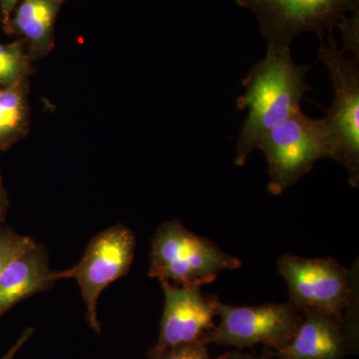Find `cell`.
<instances>
[{"instance_id":"1","label":"cell","mask_w":359,"mask_h":359,"mask_svg":"<svg viewBox=\"0 0 359 359\" xmlns=\"http://www.w3.org/2000/svg\"><path fill=\"white\" fill-rule=\"evenodd\" d=\"M309 66L292 60L290 47L268 46L266 56L252 66L242 84L238 110L249 109L237 141L235 163L244 166L264 136L290 116L302 110V99L311 90L306 81Z\"/></svg>"},{"instance_id":"2","label":"cell","mask_w":359,"mask_h":359,"mask_svg":"<svg viewBox=\"0 0 359 359\" xmlns=\"http://www.w3.org/2000/svg\"><path fill=\"white\" fill-rule=\"evenodd\" d=\"M318 57L327 67L334 89L332 107L323 117L330 159L346 168L349 185L359 186V59L347 57L334 30L318 35Z\"/></svg>"},{"instance_id":"3","label":"cell","mask_w":359,"mask_h":359,"mask_svg":"<svg viewBox=\"0 0 359 359\" xmlns=\"http://www.w3.org/2000/svg\"><path fill=\"white\" fill-rule=\"evenodd\" d=\"M241 266L240 259L209 238L196 235L180 221H168L152 238L148 273L159 282L202 287L215 282L222 271Z\"/></svg>"},{"instance_id":"4","label":"cell","mask_w":359,"mask_h":359,"mask_svg":"<svg viewBox=\"0 0 359 359\" xmlns=\"http://www.w3.org/2000/svg\"><path fill=\"white\" fill-rule=\"evenodd\" d=\"M276 268L289 287L290 304L301 313L311 311L344 321L347 313L358 309L354 268L348 271L332 257L304 259L294 255H283Z\"/></svg>"},{"instance_id":"5","label":"cell","mask_w":359,"mask_h":359,"mask_svg":"<svg viewBox=\"0 0 359 359\" xmlns=\"http://www.w3.org/2000/svg\"><path fill=\"white\" fill-rule=\"evenodd\" d=\"M268 163V191L278 196L311 172L321 159H330L325 122L297 111L271 129L259 147Z\"/></svg>"},{"instance_id":"6","label":"cell","mask_w":359,"mask_h":359,"mask_svg":"<svg viewBox=\"0 0 359 359\" xmlns=\"http://www.w3.org/2000/svg\"><path fill=\"white\" fill-rule=\"evenodd\" d=\"M135 250L134 231L125 224H113L90 240L79 263L62 271L63 280L74 278L79 285L87 323L96 334H101L98 316L100 295L129 273Z\"/></svg>"},{"instance_id":"7","label":"cell","mask_w":359,"mask_h":359,"mask_svg":"<svg viewBox=\"0 0 359 359\" xmlns=\"http://www.w3.org/2000/svg\"><path fill=\"white\" fill-rule=\"evenodd\" d=\"M249 9L259 22V33L268 46H292L304 32L323 34L359 8V0H233Z\"/></svg>"},{"instance_id":"8","label":"cell","mask_w":359,"mask_h":359,"mask_svg":"<svg viewBox=\"0 0 359 359\" xmlns=\"http://www.w3.org/2000/svg\"><path fill=\"white\" fill-rule=\"evenodd\" d=\"M216 316L221 323L208 335L205 344L238 349L264 344L280 351L290 341L302 320V313L290 302L259 306H233L216 299Z\"/></svg>"},{"instance_id":"9","label":"cell","mask_w":359,"mask_h":359,"mask_svg":"<svg viewBox=\"0 0 359 359\" xmlns=\"http://www.w3.org/2000/svg\"><path fill=\"white\" fill-rule=\"evenodd\" d=\"M164 292V309L157 344L151 351L203 342L216 325L217 297H205L201 285L160 282Z\"/></svg>"},{"instance_id":"10","label":"cell","mask_w":359,"mask_h":359,"mask_svg":"<svg viewBox=\"0 0 359 359\" xmlns=\"http://www.w3.org/2000/svg\"><path fill=\"white\" fill-rule=\"evenodd\" d=\"M302 320L276 359H344L355 347V325L314 311H302Z\"/></svg>"},{"instance_id":"11","label":"cell","mask_w":359,"mask_h":359,"mask_svg":"<svg viewBox=\"0 0 359 359\" xmlns=\"http://www.w3.org/2000/svg\"><path fill=\"white\" fill-rule=\"evenodd\" d=\"M61 280L62 271L50 268L48 252L36 243L0 273V320L21 302L50 290Z\"/></svg>"},{"instance_id":"12","label":"cell","mask_w":359,"mask_h":359,"mask_svg":"<svg viewBox=\"0 0 359 359\" xmlns=\"http://www.w3.org/2000/svg\"><path fill=\"white\" fill-rule=\"evenodd\" d=\"M67 0H20L2 29L27 41L32 62L46 57L55 47V23Z\"/></svg>"},{"instance_id":"13","label":"cell","mask_w":359,"mask_h":359,"mask_svg":"<svg viewBox=\"0 0 359 359\" xmlns=\"http://www.w3.org/2000/svg\"><path fill=\"white\" fill-rule=\"evenodd\" d=\"M29 79L0 87V152L27 136L30 127Z\"/></svg>"},{"instance_id":"14","label":"cell","mask_w":359,"mask_h":359,"mask_svg":"<svg viewBox=\"0 0 359 359\" xmlns=\"http://www.w3.org/2000/svg\"><path fill=\"white\" fill-rule=\"evenodd\" d=\"M27 53V41L20 39L11 43H0V87H8L29 79L35 72Z\"/></svg>"},{"instance_id":"15","label":"cell","mask_w":359,"mask_h":359,"mask_svg":"<svg viewBox=\"0 0 359 359\" xmlns=\"http://www.w3.org/2000/svg\"><path fill=\"white\" fill-rule=\"evenodd\" d=\"M36 243L29 236L18 233L11 226L0 224V273L7 264Z\"/></svg>"},{"instance_id":"16","label":"cell","mask_w":359,"mask_h":359,"mask_svg":"<svg viewBox=\"0 0 359 359\" xmlns=\"http://www.w3.org/2000/svg\"><path fill=\"white\" fill-rule=\"evenodd\" d=\"M149 359H212L207 344L203 342L169 347L160 351H150Z\"/></svg>"},{"instance_id":"17","label":"cell","mask_w":359,"mask_h":359,"mask_svg":"<svg viewBox=\"0 0 359 359\" xmlns=\"http://www.w3.org/2000/svg\"><path fill=\"white\" fill-rule=\"evenodd\" d=\"M341 32L344 50L351 51L353 57L359 59V8L349 16H344L337 26Z\"/></svg>"},{"instance_id":"18","label":"cell","mask_w":359,"mask_h":359,"mask_svg":"<svg viewBox=\"0 0 359 359\" xmlns=\"http://www.w3.org/2000/svg\"><path fill=\"white\" fill-rule=\"evenodd\" d=\"M216 359H276V351L268 346H264L261 355H256L254 353H243L241 349H238L228 351Z\"/></svg>"},{"instance_id":"19","label":"cell","mask_w":359,"mask_h":359,"mask_svg":"<svg viewBox=\"0 0 359 359\" xmlns=\"http://www.w3.org/2000/svg\"><path fill=\"white\" fill-rule=\"evenodd\" d=\"M35 330L33 327L26 328L23 334L20 335V339L16 340L15 344L11 346V348L4 356H1L0 359H14L18 353H20V349L22 348L23 346L27 344L28 340L32 339V335L34 334Z\"/></svg>"},{"instance_id":"20","label":"cell","mask_w":359,"mask_h":359,"mask_svg":"<svg viewBox=\"0 0 359 359\" xmlns=\"http://www.w3.org/2000/svg\"><path fill=\"white\" fill-rule=\"evenodd\" d=\"M9 210V199L6 188H4V178H2L1 168H0V224L6 221Z\"/></svg>"},{"instance_id":"21","label":"cell","mask_w":359,"mask_h":359,"mask_svg":"<svg viewBox=\"0 0 359 359\" xmlns=\"http://www.w3.org/2000/svg\"><path fill=\"white\" fill-rule=\"evenodd\" d=\"M20 1V0H0V20L2 25L8 21Z\"/></svg>"}]
</instances>
